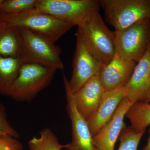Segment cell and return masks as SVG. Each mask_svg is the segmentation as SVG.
I'll list each match as a JSON object with an SVG mask.
<instances>
[{
    "label": "cell",
    "instance_id": "obj_23",
    "mask_svg": "<svg viewBox=\"0 0 150 150\" xmlns=\"http://www.w3.org/2000/svg\"><path fill=\"white\" fill-rule=\"evenodd\" d=\"M149 138L148 139L147 143L145 146L144 148L143 149V150H150V129L149 130Z\"/></svg>",
    "mask_w": 150,
    "mask_h": 150
},
{
    "label": "cell",
    "instance_id": "obj_15",
    "mask_svg": "<svg viewBox=\"0 0 150 150\" xmlns=\"http://www.w3.org/2000/svg\"><path fill=\"white\" fill-rule=\"evenodd\" d=\"M23 63L21 57L0 56V94L9 96L11 88Z\"/></svg>",
    "mask_w": 150,
    "mask_h": 150
},
{
    "label": "cell",
    "instance_id": "obj_17",
    "mask_svg": "<svg viewBox=\"0 0 150 150\" xmlns=\"http://www.w3.org/2000/svg\"><path fill=\"white\" fill-rule=\"evenodd\" d=\"M125 116L134 130L139 132L146 130L150 125V103L141 101L134 103Z\"/></svg>",
    "mask_w": 150,
    "mask_h": 150
},
{
    "label": "cell",
    "instance_id": "obj_14",
    "mask_svg": "<svg viewBox=\"0 0 150 150\" xmlns=\"http://www.w3.org/2000/svg\"><path fill=\"white\" fill-rule=\"evenodd\" d=\"M99 73L100 71L94 75L77 92L74 93L77 108L86 120L98 106L105 91Z\"/></svg>",
    "mask_w": 150,
    "mask_h": 150
},
{
    "label": "cell",
    "instance_id": "obj_26",
    "mask_svg": "<svg viewBox=\"0 0 150 150\" xmlns=\"http://www.w3.org/2000/svg\"><path fill=\"white\" fill-rule=\"evenodd\" d=\"M149 19L150 21V16L149 17Z\"/></svg>",
    "mask_w": 150,
    "mask_h": 150
},
{
    "label": "cell",
    "instance_id": "obj_21",
    "mask_svg": "<svg viewBox=\"0 0 150 150\" xmlns=\"http://www.w3.org/2000/svg\"><path fill=\"white\" fill-rule=\"evenodd\" d=\"M0 134L8 135L17 139L18 133L8 120L5 108L0 103Z\"/></svg>",
    "mask_w": 150,
    "mask_h": 150
},
{
    "label": "cell",
    "instance_id": "obj_5",
    "mask_svg": "<svg viewBox=\"0 0 150 150\" xmlns=\"http://www.w3.org/2000/svg\"><path fill=\"white\" fill-rule=\"evenodd\" d=\"M106 21L123 30L150 16V0H100Z\"/></svg>",
    "mask_w": 150,
    "mask_h": 150
},
{
    "label": "cell",
    "instance_id": "obj_10",
    "mask_svg": "<svg viewBox=\"0 0 150 150\" xmlns=\"http://www.w3.org/2000/svg\"><path fill=\"white\" fill-rule=\"evenodd\" d=\"M134 102L124 98L118 105L109 121L93 137L95 150H114L117 139L121 131L126 128L124 117Z\"/></svg>",
    "mask_w": 150,
    "mask_h": 150
},
{
    "label": "cell",
    "instance_id": "obj_13",
    "mask_svg": "<svg viewBox=\"0 0 150 150\" xmlns=\"http://www.w3.org/2000/svg\"><path fill=\"white\" fill-rule=\"evenodd\" d=\"M150 86V43L144 56L135 66L130 79L124 87L126 97L134 102L144 99Z\"/></svg>",
    "mask_w": 150,
    "mask_h": 150
},
{
    "label": "cell",
    "instance_id": "obj_2",
    "mask_svg": "<svg viewBox=\"0 0 150 150\" xmlns=\"http://www.w3.org/2000/svg\"><path fill=\"white\" fill-rule=\"evenodd\" d=\"M18 28L22 41L21 57L23 63L63 69L62 50L51 38L26 28Z\"/></svg>",
    "mask_w": 150,
    "mask_h": 150
},
{
    "label": "cell",
    "instance_id": "obj_19",
    "mask_svg": "<svg viewBox=\"0 0 150 150\" xmlns=\"http://www.w3.org/2000/svg\"><path fill=\"white\" fill-rule=\"evenodd\" d=\"M146 130L136 131L131 126L125 128L119 137L120 143L118 150H137Z\"/></svg>",
    "mask_w": 150,
    "mask_h": 150
},
{
    "label": "cell",
    "instance_id": "obj_12",
    "mask_svg": "<svg viewBox=\"0 0 150 150\" xmlns=\"http://www.w3.org/2000/svg\"><path fill=\"white\" fill-rule=\"evenodd\" d=\"M127 92L124 87L105 91L98 106L87 120L93 137L109 121Z\"/></svg>",
    "mask_w": 150,
    "mask_h": 150
},
{
    "label": "cell",
    "instance_id": "obj_9",
    "mask_svg": "<svg viewBox=\"0 0 150 150\" xmlns=\"http://www.w3.org/2000/svg\"><path fill=\"white\" fill-rule=\"evenodd\" d=\"M66 93L67 112L72 124V139L69 144L65 145L68 150H95L93 145V137L86 119L79 112L74 93L70 90L68 81L63 75Z\"/></svg>",
    "mask_w": 150,
    "mask_h": 150
},
{
    "label": "cell",
    "instance_id": "obj_16",
    "mask_svg": "<svg viewBox=\"0 0 150 150\" xmlns=\"http://www.w3.org/2000/svg\"><path fill=\"white\" fill-rule=\"evenodd\" d=\"M21 45L18 28L0 24V56L21 57Z\"/></svg>",
    "mask_w": 150,
    "mask_h": 150
},
{
    "label": "cell",
    "instance_id": "obj_4",
    "mask_svg": "<svg viewBox=\"0 0 150 150\" xmlns=\"http://www.w3.org/2000/svg\"><path fill=\"white\" fill-rule=\"evenodd\" d=\"M98 0H38L35 8L78 27L99 11Z\"/></svg>",
    "mask_w": 150,
    "mask_h": 150
},
{
    "label": "cell",
    "instance_id": "obj_1",
    "mask_svg": "<svg viewBox=\"0 0 150 150\" xmlns=\"http://www.w3.org/2000/svg\"><path fill=\"white\" fill-rule=\"evenodd\" d=\"M0 24L26 28L50 38L54 42L74 26L35 8L21 13H0Z\"/></svg>",
    "mask_w": 150,
    "mask_h": 150
},
{
    "label": "cell",
    "instance_id": "obj_25",
    "mask_svg": "<svg viewBox=\"0 0 150 150\" xmlns=\"http://www.w3.org/2000/svg\"><path fill=\"white\" fill-rule=\"evenodd\" d=\"M4 0H0V7H1V6L2 4L4 2Z\"/></svg>",
    "mask_w": 150,
    "mask_h": 150
},
{
    "label": "cell",
    "instance_id": "obj_3",
    "mask_svg": "<svg viewBox=\"0 0 150 150\" xmlns=\"http://www.w3.org/2000/svg\"><path fill=\"white\" fill-rule=\"evenodd\" d=\"M56 71L38 64L23 63L12 86L9 96L16 101L30 102L50 85Z\"/></svg>",
    "mask_w": 150,
    "mask_h": 150
},
{
    "label": "cell",
    "instance_id": "obj_8",
    "mask_svg": "<svg viewBox=\"0 0 150 150\" xmlns=\"http://www.w3.org/2000/svg\"><path fill=\"white\" fill-rule=\"evenodd\" d=\"M76 47L71 78L68 81L71 91L76 93L103 66L93 54L80 28L76 32Z\"/></svg>",
    "mask_w": 150,
    "mask_h": 150
},
{
    "label": "cell",
    "instance_id": "obj_22",
    "mask_svg": "<svg viewBox=\"0 0 150 150\" xmlns=\"http://www.w3.org/2000/svg\"><path fill=\"white\" fill-rule=\"evenodd\" d=\"M0 150H24V149L16 138L0 134Z\"/></svg>",
    "mask_w": 150,
    "mask_h": 150
},
{
    "label": "cell",
    "instance_id": "obj_18",
    "mask_svg": "<svg viewBox=\"0 0 150 150\" xmlns=\"http://www.w3.org/2000/svg\"><path fill=\"white\" fill-rule=\"evenodd\" d=\"M40 137H34L28 142L30 150H61L65 145L61 144L51 129L46 128L40 132Z\"/></svg>",
    "mask_w": 150,
    "mask_h": 150
},
{
    "label": "cell",
    "instance_id": "obj_7",
    "mask_svg": "<svg viewBox=\"0 0 150 150\" xmlns=\"http://www.w3.org/2000/svg\"><path fill=\"white\" fill-rule=\"evenodd\" d=\"M81 28L88 44L103 66L107 64L116 53L114 33L108 28L99 11Z\"/></svg>",
    "mask_w": 150,
    "mask_h": 150
},
{
    "label": "cell",
    "instance_id": "obj_11",
    "mask_svg": "<svg viewBox=\"0 0 150 150\" xmlns=\"http://www.w3.org/2000/svg\"><path fill=\"white\" fill-rule=\"evenodd\" d=\"M136 64L115 53L110 62L100 71V78L105 91L124 87Z\"/></svg>",
    "mask_w": 150,
    "mask_h": 150
},
{
    "label": "cell",
    "instance_id": "obj_6",
    "mask_svg": "<svg viewBox=\"0 0 150 150\" xmlns=\"http://www.w3.org/2000/svg\"><path fill=\"white\" fill-rule=\"evenodd\" d=\"M114 33L116 53L137 64L144 56L150 43V21L146 18Z\"/></svg>",
    "mask_w": 150,
    "mask_h": 150
},
{
    "label": "cell",
    "instance_id": "obj_20",
    "mask_svg": "<svg viewBox=\"0 0 150 150\" xmlns=\"http://www.w3.org/2000/svg\"><path fill=\"white\" fill-rule=\"evenodd\" d=\"M38 0H4L0 13L16 14L35 8Z\"/></svg>",
    "mask_w": 150,
    "mask_h": 150
},
{
    "label": "cell",
    "instance_id": "obj_24",
    "mask_svg": "<svg viewBox=\"0 0 150 150\" xmlns=\"http://www.w3.org/2000/svg\"><path fill=\"white\" fill-rule=\"evenodd\" d=\"M142 101L147 103H150V86L149 88V91H148L147 93L146 96V97H145L144 100Z\"/></svg>",
    "mask_w": 150,
    "mask_h": 150
}]
</instances>
